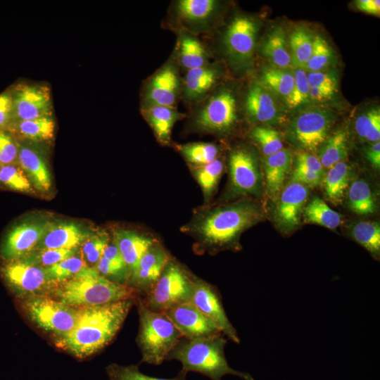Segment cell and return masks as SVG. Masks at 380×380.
<instances>
[{"instance_id":"54","label":"cell","mask_w":380,"mask_h":380,"mask_svg":"<svg viewBox=\"0 0 380 380\" xmlns=\"http://www.w3.org/2000/svg\"><path fill=\"white\" fill-rule=\"evenodd\" d=\"M336 91V88L334 87H310V101L314 103L327 101L334 95Z\"/></svg>"},{"instance_id":"18","label":"cell","mask_w":380,"mask_h":380,"mask_svg":"<svg viewBox=\"0 0 380 380\" xmlns=\"http://www.w3.org/2000/svg\"><path fill=\"white\" fill-rule=\"evenodd\" d=\"M308 196V187L298 182L289 181L284 187L274 210V219L281 231L289 233L298 227Z\"/></svg>"},{"instance_id":"31","label":"cell","mask_w":380,"mask_h":380,"mask_svg":"<svg viewBox=\"0 0 380 380\" xmlns=\"http://www.w3.org/2000/svg\"><path fill=\"white\" fill-rule=\"evenodd\" d=\"M259 83L287 104L293 89V71L273 67L265 68Z\"/></svg>"},{"instance_id":"23","label":"cell","mask_w":380,"mask_h":380,"mask_svg":"<svg viewBox=\"0 0 380 380\" xmlns=\"http://www.w3.org/2000/svg\"><path fill=\"white\" fill-rule=\"evenodd\" d=\"M221 76L220 69L215 64H206L187 70L182 94L188 102L203 100L215 87Z\"/></svg>"},{"instance_id":"46","label":"cell","mask_w":380,"mask_h":380,"mask_svg":"<svg viewBox=\"0 0 380 380\" xmlns=\"http://www.w3.org/2000/svg\"><path fill=\"white\" fill-rule=\"evenodd\" d=\"M77 252V248L34 250L25 258L46 268L74 255Z\"/></svg>"},{"instance_id":"57","label":"cell","mask_w":380,"mask_h":380,"mask_svg":"<svg viewBox=\"0 0 380 380\" xmlns=\"http://www.w3.org/2000/svg\"><path fill=\"white\" fill-rule=\"evenodd\" d=\"M1 165L0 164V167H1Z\"/></svg>"},{"instance_id":"10","label":"cell","mask_w":380,"mask_h":380,"mask_svg":"<svg viewBox=\"0 0 380 380\" xmlns=\"http://www.w3.org/2000/svg\"><path fill=\"white\" fill-rule=\"evenodd\" d=\"M8 286L21 296L44 295L57 284L49 276L46 268L25 258L8 261L1 268Z\"/></svg>"},{"instance_id":"47","label":"cell","mask_w":380,"mask_h":380,"mask_svg":"<svg viewBox=\"0 0 380 380\" xmlns=\"http://www.w3.org/2000/svg\"><path fill=\"white\" fill-rule=\"evenodd\" d=\"M292 71L294 77L293 89L287 105L293 108L310 102V87L307 72L304 69L294 68Z\"/></svg>"},{"instance_id":"5","label":"cell","mask_w":380,"mask_h":380,"mask_svg":"<svg viewBox=\"0 0 380 380\" xmlns=\"http://www.w3.org/2000/svg\"><path fill=\"white\" fill-rule=\"evenodd\" d=\"M137 303L139 316L137 342L141 361L159 365L166 360L182 336L164 312L148 309L140 297Z\"/></svg>"},{"instance_id":"37","label":"cell","mask_w":380,"mask_h":380,"mask_svg":"<svg viewBox=\"0 0 380 380\" xmlns=\"http://www.w3.org/2000/svg\"><path fill=\"white\" fill-rule=\"evenodd\" d=\"M352 238L367 250L374 258L380 253V226L374 221H360L353 225Z\"/></svg>"},{"instance_id":"3","label":"cell","mask_w":380,"mask_h":380,"mask_svg":"<svg viewBox=\"0 0 380 380\" xmlns=\"http://www.w3.org/2000/svg\"><path fill=\"white\" fill-rule=\"evenodd\" d=\"M53 292L56 300L75 308L102 305L140 297L134 289L113 281L89 266L57 284Z\"/></svg>"},{"instance_id":"51","label":"cell","mask_w":380,"mask_h":380,"mask_svg":"<svg viewBox=\"0 0 380 380\" xmlns=\"http://www.w3.org/2000/svg\"><path fill=\"white\" fill-rule=\"evenodd\" d=\"M307 76L310 87H337V77L333 72H307Z\"/></svg>"},{"instance_id":"4","label":"cell","mask_w":380,"mask_h":380,"mask_svg":"<svg viewBox=\"0 0 380 380\" xmlns=\"http://www.w3.org/2000/svg\"><path fill=\"white\" fill-rule=\"evenodd\" d=\"M227 342L223 334L197 339L182 337L166 360H177L182 365V371L198 372L210 380H222L227 374L243 380H254L250 374L236 370L229 365L224 355Z\"/></svg>"},{"instance_id":"48","label":"cell","mask_w":380,"mask_h":380,"mask_svg":"<svg viewBox=\"0 0 380 380\" xmlns=\"http://www.w3.org/2000/svg\"><path fill=\"white\" fill-rule=\"evenodd\" d=\"M108 235L105 233L89 235L82 246V256L86 265H96L108 244Z\"/></svg>"},{"instance_id":"39","label":"cell","mask_w":380,"mask_h":380,"mask_svg":"<svg viewBox=\"0 0 380 380\" xmlns=\"http://www.w3.org/2000/svg\"><path fill=\"white\" fill-rule=\"evenodd\" d=\"M179 151L188 162L197 167L214 161L218 158L219 155L217 146L208 142L184 144L179 146Z\"/></svg>"},{"instance_id":"17","label":"cell","mask_w":380,"mask_h":380,"mask_svg":"<svg viewBox=\"0 0 380 380\" xmlns=\"http://www.w3.org/2000/svg\"><path fill=\"white\" fill-rule=\"evenodd\" d=\"M163 312L185 338L197 339L222 334L215 323L191 302Z\"/></svg>"},{"instance_id":"6","label":"cell","mask_w":380,"mask_h":380,"mask_svg":"<svg viewBox=\"0 0 380 380\" xmlns=\"http://www.w3.org/2000/svg\"><path fill=\"white\" fill-rule=\"evenodd\" d=\"M196 276L176 259L171 258L158 281L144 297V305L155 312H165L191 302Z\"/></svg>"},{"instance_id":"28","label":"cell","mask_w":380,"mask_h":380,"mask_svg":"<svg viewBox=\"0 0 380 380\" xmlns=\"http://www.w3.org/2000/svg\"><path fill=\"white\" fill-rule=\"evenodd\" d=\"M262 54L271 64V67L291 70L293 68L284 30L275 27L270 32L262 43Z\"/></svg>"},{"instance_id":"36","label":"cell","mask_w":380,"mask_h":380,"mask_svg":"<svg viewBox=\"0 0 380 380\" xmlns=\"http://www.w3.org/2000/svg\"><path fill=\"white\" fill-rule=\"evenodd\" d=\"M179 60L187 70L208 63V56L203 44L194 36L184 32L179 40Z\"/></svg>"},{"instance_id":"8","label":"cell","mask_w":380,"mask_h":380,"mask_svg":"<svg viewBox=\"0 0 380 380\" xmlns=\"http://www.w3.org/2000/svg\"><path fill=\"white\" fill-rule=\"evenodd\" d=\"M205 98L194 114V126L208 133L229 132L238 120L237 101L233 91L222 87Z\"/></svg>"},{"instance_id":"24","label":"cell","mask_w":380,"mask_h":380,"mask_svg":"<svg viewBox=\"0 0 380 380\" xmlns=\"http://www.w3.org/2000/svg\"><path fill=\"white\" fill-rule=\"evenodd\" d=\"M113 239L129 273L135 268L141 256L158 243L148 236L124 229L115 230Z\"/></svg>"},{"instance_id":"49","label":"cell","mask_w":380,"mask_h":380,"mask_svg":"<svg viewBox=\"0 0 380 380\" xmlns=\"http://www.w3.org/2000/svg\"><path fill=\"white\" fill-rule=\"evenodd\" d=\"M18 143L10 134L0 129V164H18Z\"/></svg>"},{"instance_id":"15","label":"cell","mask_w":380,"mask_h":380,"mask_svg":"<svg viewBox=\"0 0 380 380\" xmlns=\"http://www.w3.org/2000/svg\"><path fill=\"white\" fill-rule=\"evenodd\" d=\"M49 222H26L15 226L6 235L1 254L7 261L23 259L33 252Z\"/></svg>"},{"instance_id":"27","label":"cell","mask_w":380,"mask_h":380,"mask_svg":"<svg viewBox=\"0 0 380 380\" xmlns=\"http://www.w3.org/2000/svg\"><path fill=\"white\" fill-rule=\"evenodd\" d=\"M141 113L152 128L157 140L163 144L169 143L174 125L184 116L175 107L165 106L142 107Z\"/></svg>"},{"instance_id":"26","label":"cell","mask_w":380,"mask_h":380,"mask_svg":"<svg viewBox=\"0 0 380 380\" xmlns=\"http://www.w3.org/2000/svg\"><path fill=\"white\" fill-rule=\"evenodd\" d=\"M292 158V153L286 148L266 156L264 170L266 191L270 198H277L281 192L286 177L291 169Z\"/></svg>"},{"instance_id":"13","label":"cell","mask_w":380,"mask_h":380,"mask_svg":"<svg viewBox=\"0 0 380 380\" xmlns=\"http://www.w3.org/2000/svg\"><path fill=\"white\" fill-rule=\"evenodd\" d=\"M11 94L13 122L52 117L51 92L48 87L19 84Z\"/></svg>"},{"instance_id":"11","label":"cell","mask_w":380,"mask_h":380,"mask_svg":"<svg viewBox=\"0 0 380 380\" xmlns=\"http://www.w3.org/2000/svg\"><path fill=\"white\" fill-rule=\"evenodd\" d=\"M257 23L246 15L234 17L223 35L222 44L229 61L238 67L247 66L252 59L257 39Z\"/></svg>"},{"instance_id":"19","label":"cell","mask_w":380,"mask_h":380,"mask_svg":"<svg viewBox=\"0 0 380 380\" xmlns=\"http://www.w3.org/2000/svg\"><path fill=\"white\" fill-rule=\"evenodd\" d=\"M179 90L180 82L176 68L172 63L166 64L146 83L143 91V107H175Z\"/></svg>"},{"instance_id":"14","label":"cell","mask_w":380,"mask_h":380,"mask_svg":"<svg viewBox=\"0 0 380 380\" xmlns=\"http://www.w3.org/2000/svg\"><path fill=\"white\" fill-rule=\"evenodd\" d=\"M191 302L219 328L222 334L239 343L237 331L227 316L218 289L196 277Z\"/></svg>"},{"instance_id":"30","label":"cell","mask_w":380,"mask_h":380,"mask_svg":"<svg viewBox=\"0 0 380 380\" xmlns=\"http://www.w3.org/2000/svg\"><path fill=\"white\" fill-rule=\"evenodd\" d=\"M348 134L339 129L324 140L317 149V157L324 168L329 169L336 163L345 161L348 155Z\"/></svg>"},{"instance_id":"20","label":"cell","mask_w":380,"mask_h":380,"mask_svg":"<svg viewBox=\"0 0 380 380\" xmlns=\"http://www.w3.org/2000/svg\"><path fill=\"white\" fill-rule=\"evenodd\" d=\"M218 11L219 2L215 0H179L173 8L179 24L194 34L208 30Z\"/></svg>"},{"instance_id":"2","label":"cell","mask_w":380,"mask_h":380,"mask_svg":"<svg viewBox=\"0 0 380 380\" xmlns=\"http://www.w3.org/2000/svg\"><path fill=\"white\" fill-rule=\"evenodd\" d=\"M261 217L258 205L251 201H239L201 213L185 231L195 238L201 251L213 254L238 249L241 234Z\"/></svg>"},{"instance_id":"42","label":"cell","mask_w":380,"mask_h":380,"mask_svg":"<svg viewBox=\"0 0 380 380\" xmlns=\"http://www.w3.org/2000/svg\"><path fill=\"white\" fill-rule=\"evenodd\" d=\"M87 266L82 254L80 255L75 254L53 265L46 267V270L51 280L58 284L72 278Z\"/></svg>"},{"instance_id":"43","label":"cell","mask_w":380,"mask_h":380,"mask_svg":"<svg viewBox=\"0 0 380 380\" xmlns=\"http://www.w3.org/2000/svg\"><path fill=\"white\" fill-rule=\"evenodd\" d=\"M251 137L260 146L265 156L284 148L282 138L278 131L267 125H259L253 128Z\"/></svg>"},{"instance_id":"21","label":"cell","mask_w":380,"mask_h":380,"mask_svg":"<svg viewBox=\"0 0 380 380\" xmlns=\"http://www.w3.org/2000/svg\"><path fill=\"white\" fill-rule=\"evenodd\" d=\"M246 111L251 120L264 125L282 122L283 111L275 96L260 83L252 84L246 96Z\"/></svg>"},{"instance_id":"50","label":"cell","mask_w":380,"mask_h":380,"mask_svg":"<svg viewBox=\"0 0 380 380\" xmlns=\"http://www.w3.org/2000/svg\"><path fill=\"white\" fill-rule=\"evenodd\" d=\"M296 165L317 173L321 176L324 175L323 167L317 156L305 151H300L296 154Z\"/></svg>"},{"instance_id":"22","label":"cell","mask_w":380,"mask_h":380,"mask_svg":"<svg viewBox=\"0 0 380 380\" xmlns=\"http://www.w3.org/2000/svg\"><path fill=\"white\" fill-rule=\"evenodd\" d=\"M89 235L75 222H49L35 250L76 248Z\"/></svg>"},{"instance_id":"38","label":"cell","mask_w":380,"mask_h":380,"mask_svg":"<svg viewBox=\"0 0 380 380\" xmlns=\"http://www.w3.org/2000/svg\"><path fill=\"white\" fill-rule=\"evenodd\" d=\"M355 132L362 140L369 144L380 140V110L371 108L361 113L355 122Z\"/></svg>"},{"instance_id":"35","label":"cell","mask_w":380,"mask_h":380,"mask_svg":"<svg viewBox=\"0 0 380 380\" xmlns=\"http://www.w3.org/2000/svg\"><path fill=\"white\" fill-rule=\"evenodd\" d=\"M350 210L357 215H367L376 209L374 194L369 184L363 179L353 181L347 192Z\"/></svg>"},{"instance_id":"52","label":"cell","mask_w":380,"mask_h":380,"mask_svg":"<svg viewBox=\"0 0 380 380\" xmlns=\"http://www.w3.org/2000/svg\"><path fill=\"white\" fill-rule=\"evenodd\" d=\"M322 176L308 170L295 166L290 176V181L296 182L308 187H315L321 184Z\"/></svg>"},{"instance_id":"12","label":"cell","mask_w":380,"mask_h":380,"mask_svg":"<svg viewBox=\"0 0 380 380\" xmlns=\"http://www.w3.org/2000/svg\"><path fill=\"white\" fill-rule=\"evenodd\" d=\"M230 189L234 195L258 196L262 177L255 153L246 147H237L229 158Z\"/></svg>"},{"instance_id":"41","label":"cell","mask_w":380,"mask_h":380,"mask_svg":"<svg viewBox=\"0 0 380 380\" xmlns=\"http://www.w3.org/2000/svg\"><path fill=\"white\" fill-rule=\"evenodd\" d=\"M334 52L328 42L321 36L314 37L311 56L305 65L308 72L326 70L332 63Z\"/></svg>"},{"instance_id":"40","label":"cell","mask_w":380,"mask_h":380,"mask_svg":"<svg viewBox=\"0 0 380 380\" xmlns=\"http://www.w3.org/2000/svg\"><path fill=\"white\" fill-rule=\"evenodd\" d=\"M224 169L222 161L217 158L214 161L197 167L194 174L202 189L205 200H208L215 190Z\"/></svg>"},{"instance_id":"1","label":"cell","mask_w":380,"mask_h":380,"mask_svg":"<svg viewBox=\"0 0 380 380\" xmlns=\"http://www.w3.org/2000/svg\"><path fill=\"white\" fill-rule=\"evenodd\" d=\"M137 299L102 305L80 307L77 320L67 334L58 337V346L79 358L90 356L115 336Z\"/></svg>"},{"instance_id":"34","label":"cell","mask_w":380,"mask_h":380,"mask_svg":"<svg viewBox=\"0 0 380 380\" xmlns=\"http://www.w3.org/2000/svg\"><path fill=\"white\" fill-rule=\"evenodd\" d=\"M305 222L334 229L341 222L342 216L332 210L322 198L314 196L303 210Z\"/></svg>"},{"instance_id":"53","label":"cell","mask_w":380,"mask_h":380,"mask_svg":"<svg viewBox=\"0 0 380 380\" xmlns=\"http://www.w3.org/2000/svg\"><path fill=\"white\" fill-rule=\"evenodd\" d=\"M13 122V104L10 93L0 94V129L9 127Z\"/></svg>"},{"instance_id":"7","label":"cell","mask_w":380,"mask_h":380,"mask_svg":"<svg viewBox=\"0 0 380 380\" xmlns=\"http://www.w3.org/2000/svg\"><path fill=\"white\" fill-rule=\"evenodd\" d=\"M336 115L329 109L311 106L305 108L289 121L286 137L300 151H317L329 137Z\"/></svg>"},{"instance_id":"45","label":"cell","mask_w":380,"mask_h":380,"mask_svg":"<svg viewBox=\"0 0 380 380\" xmlns=\"http://www.w3.org/2000/svg\"><path fill=\"white\" fill-rule=\"evenodd\" d=\"M110 380H186V372L180 371L175 377L163 379L150 376L140 372L136 365L120 366L111 365L107 368Z\"/></svg>"},{"instance_id":"9","label":"cell","mask_w":380,"mask_h":380,"mask_svg":"<svg viewBox=\"0 0 380 380\" xmlns=\"http://www.w3.org/2000/svg\"><path fill=\"white\" fill-rule=\"evenodd\" d=\"M23 306L30 318L46 331L61 337L75 327L79 308L65 304L45 295L27 296Z\"/></svg>"},{"instance_id":"29","label":"cell","mask_w":380,"mask_h":380,"mask_svg":"<svg viewBox=\"0 0 380 380\" xmlns=\"http://www.w3.org/2000/svg\"><path fill=\"white\" fill-rule=\"evenodd\" d=\"M352 175L351 167L345 161L328 169L322 177L326 198L334 204H339L346 196Z\"/></svg>"},{"instance_id":"56","label":"cell","mask_w":380,"mask_h":380,"mask_svg":"<svg viewBox=\"0 0 380 380\" xmlns=\"http://www.w3.org/2000/svg\"><path fill=\"white\" fill-rule=\"evenodd\" d=\"M355 6L364 13L379 16L380 1L379 0H358L355 1Z\"/></svg>"},{"instance_id":"55","label":"cell","mask_w":380,"mask_h":380,"mask_svg":"<svg viewBox=\"0 0 380 380\" xmlns=\"http://www.w3.org/2000/svg\"><path fill=\"white\" fill-rule=\"evenodd\" d=\"M365 154L367 160L375 168L380 167V142L369 144L365 148Z\"/></svg>"},{"instance_id":"44","label":"cell","mask_w":380,"mask_h":380,"mask_svg":"<svg viewBox=\"0 0 380 380\" xmlns=\"http://www.w3.org/2000/svg\"><path fill=\"white\" fill-rule=\"evenodd\" d=\"M0 183L14 191L23 193L33 192L31 182L18 164L1 166Z\"/></svg>"},{"instance_id":"32","label":"cell","mask_w":380,"mask_h":380,"mask_svg":"<svg viewBox=\"0 0 380 380\" xmlns=\"http://www.w3.org/2000/svg\"><path fill=\"white\" fill-rule=\"evenodd\" d=\"M9 127L19 137L35 141L51 139L53 136L55 122L52 117L13 122Z\"/></svg>"},{"instance_id":"16","label":"cell","mask_w":380,"mask_h":380,"mask_svg":"<svg viewBox=\"0 0 380 380\" xmlns=\"http://www.w3.org/2000/svg\"><path fill=\"white\" fill-rule=\"evenodd\" d=\"M169 253L158 243L151 246L140 258L130 273L127 285L143 298L158 281L164 267L170 260Z\"/></svg>"},{"instance_id":"25","label":"cell","mask_w":380,"mask_h":380,"mask_svg":"<svg viewBox=\"0 0 380 380\" xmlns=\"http://www.w3.org/2000/svg\"><path fill=\"white\" fill-rule=\"evenodd\" d=\"M17 143L18 164L37 191L47 193L51 189L52 182L46 162L36 151Z\"/></svg>"},{"instance_id":"33","label":"cell","mask_w":380,"mask_h":380,"mask_svg":"<svg viewBox=\"0 0 380 380\" xmlns=\"http://www.w3.org/2000/svg\"><path fill=\"white\" fill-rule=\"evenodd\" d=\"M314 37L305 27L298 26L290 33L288 46L293 68L305 69L311 56Z\"/></svg>"}]
</instances>
